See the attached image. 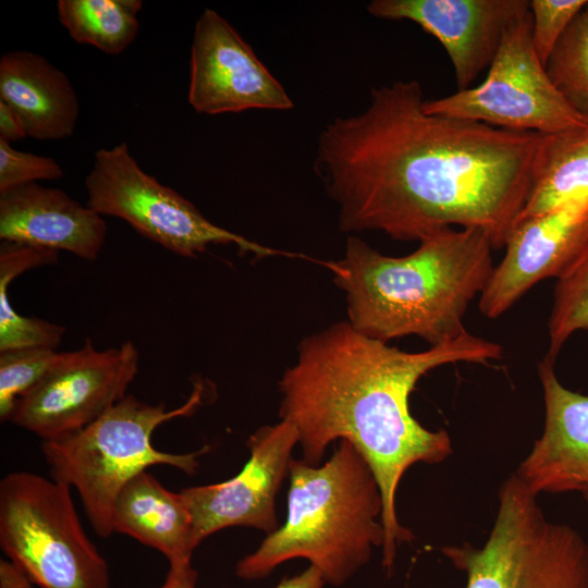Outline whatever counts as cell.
Returning <instances> with one entry per match:
<instances>
[{"mask_svg": "<svg viewBox=\"0 0 588 588\" xmlns=\"http://www.w3.org/2000/svg\"><path fill=\"white\" fill-rule=\"evenodd\" d=\"M419 82L373 87L367 108L319 133L314 170L345 233L420 241L460 225L504 247L543 134L427 113Z\"/></svg>", "mask_w": 588, "mask_h": 588, "instance_id": "1", "label": "cell"}, {"mask_svg": "<svg viewBox=\"0 0 588 588\" xmlns=\"http://www.w3.org/2000/svg\"><path fill=\"white\" fill-rule=\"evenodd\" d=\"M501 356L498 343L468 331L421 352H405L360 334L345 320L305 336L294 365L280 379V417L296 428L302 461L318 466L339 439L350 441L369 464L382 495V565L388 573L397 546L413 538L395 510L404 473L452 454L445 430H429L412 416L409 394L439 366L487 364Z\"/></svg>", "mask_w": 588, "mask_h": 588, "instance_id": "2", "label": "cell"}, {"mask_svg": "<svg viewBox=\"0 0 588 588\" xmlns=\"http://www.w3.org/2000/svg\"><path fill=\"white\" fill-rule=\"evenodd\" d=\"M491 249L477 229L442 230L401 257L348 236L344 256L326 267L344 292L346 321L357 332L384 343L417 335L434 346L467 332L464 315L494 268Z\"/></svg>", "mask_w": 588, "mask_h": 588, "instance_id": "3", "label": "cell"}, {"mask_svg": "<svg viewBox=\"0 0 588 588\" xmlns=\"http://www.w3.org/2000/svg\"><path fill=\"white\" fill-rule=\"evenodd\" d=\"M289 476L286 520L240 560L236 575L260 579L301 558L326 584L344 585L384 541L382 495L369 464L350 441L340 440L321 466L292 458Z\"/></svg>", "mask_w": 588, "mask_h": 588, "instance_id": "4", "label": "cell"}, {"mask_svg": "<svg viewBox=\"0 0 588 588\" xmlns=\"http://www.w3.org/2000/svg\"><path fill=\"white\" fill-rule=\"evenodd\" d=\"M203 399L195 382L188 400L171 411L163 403L151 405L126 395L84 429L68 437L44 441L42 454L53 480L74 487L95 532L113 534L112 512L123 486L154 465H168L186 474L198 467L197 458L208 448L184 454L159 451L151 436L161 424L191 415Z\"/></svg>", "mask_w": 588, "mask_h": 588, "instance_id": "5", "label": "cell"}, {"mask_svg": "<svg viewBox=\"0 0 588 588\" xmlns=\"http://www.w3.org/2000/svg\"><path fill=\"white\" fill-rule=\"evenodd\" d=\"M537 497L513 474L500 488L485 544L442 549L466 573L465 588H588V542L572 526L549 520Z\"/></svg>", "mask_w": 588, "mask_h": 588, "instance_id": "6", "label": "cell"}, {"mask_svg": "<svg viewBox=\"0 0 588 588\" xmlns=\"http://www.w3.org/2000/svg\"><path fill=\"white\" fill-rule=\"evenodd\" d=\"M70 487L28 471L0 482V546L39 588H110L109 566L82 527Z\"/></svg>", "mask_w": 588, "mask_h": 588, "instance_id": "7", "label": "cell"}, {"mask_svg": "<svg viewBox=\"0 0 588 588\" xmlns=\"http://www.w3.org/2000/svg\"><path fill=\"white\" fill-rule=\"evenodd\" d=\"M85 186L89 208L126 221L146 238L183 257L195 258L211 244H233L243 254L259 258L304 257L261 245L215 224L189 200L147 174L125 143L96 151Z\"/></svg>", "mask_w": 588, "mask_h": 588, "instance_id": "8", "label": "cell"}, {"mask_svg": "<svg viewBox=\"0 0 588 588\" xmlns=\"http://www.w3.org/2000/svg\"><path fill=\"white\" fill-rule=\"evenodd\" d=\"M424 109L515 132L552 134L588 127L537 57L530 10L506 28L483 82L448 97L425 100Z\"/></svg>", "mask_w": 588, "mask_h": 588, "instance_id": "9", "label": "cell"}, {"mask_svg": "<svg viewBox=\"0 0 588 588\" xmlns=\"http://www.w3.org/2000/svg\"><path fill=\"white\" fill-rule=\"evenodd\" d=\"M139 353L130 341L98 351L87 339L23 396L11 421L44 441L73 434L126 396L138 371Z\"/></svg>", "mask_w": 588, "mask_h": 588, "instance_id": "10", "label": "cell"}, {"mask_svg": "<svg viewBox=\"0 0 588 588\" xmlns=\"http://www.w3.org/2000/svg\"><path fill=\"white\" fill-rule=\"evenodd\" d=\"M297 443V430L290 421L281 419L264 426L248 438L250 455L236 476L180 491L192 515L197 546L231 526L254 527L268 534L278 529L275 495Z\"/></svg>", "mask_w": 588, "mask_h": 588, "instance_id": "11", "label": "cell"}, {"mask_svg": "<svg viewBox=\"0 0 588 588\" xmlns=\"http://www.w3.org/2000/svg\"><path fill=\"white\" fill-rule=\"evenodd\" d=\"M188 102L196 112L210 115L294 107L253 48L211 9L201 13L194 29Z\"/></svg>", "mask_w": 588, "mask_h": 588, "instance_id": "12", "label": "cell"}, {"mask_svg": "<svg viewBox=\"0 0 588 588\" xmlns=\"http://www.w3.org/2000/svg\"><path fill=\"white\" fill-rule=\"evenodd\" d=\"M505 255L479 298L490 319L511 308L536 283L562 277L588 247V205L574 204L516 221Z\"/></svg>", "mask_w": 588, "mask_h": 588, "instance_id": "13", "label": "cell"}, {"mask_svg": "<svg viewBox=\"0 0 588 588\" xmlns=\"http://www.w3.org/2000/svg\"><path fill=\"white\" fill-rule=\"evenodd\" d=\"M529 0H373L372 16L408 20L437 38L465 90L489 69L509 25L529 11Z\"/></svg>", "mask_w": 588, "mask_h": 588, "instance_id": "14", "label": "cell"}, {"mask_svg": "<svg viewBox=\"0 0 588 588\" xmlns=\"http://www.w3.org/2000/svg\"><path fill=\"white\" fill-rule=\"evenodd\" d=\"M539 378L544 428L516 474L537 495L588 492V395L565 388L554 362L543 358Z\"/></svg>", "mask_w": 588, "mask_h": 588, "instance_id": "15", "label": "cell"}, {"mask_svg": "<svg viewBox=\"0 0 588 588\" xmlns=\"http://www.w3.org/2000/svg\"><path fill=\"white\" fill-rule=\"evenodd\" d=\"M102 216L65 192L30 183L0 194V240L98 258L106 242Z\"/></svg>", "mask_w": 588, "mask_h": 588, "instance_id": "16", "label": "cell"}, {"mask_svg": "<svg viewBox=\"0 0 588 588\" xmlns=\"http://www.w3.org/2000/svg\"><path fill=\"white\" fill-rule=\"evenodd\" d=\"M0 100L17 113L32 138L62 139L75 131L76 93L68 76L40 54L14 50L1 57Z\"/></svg>", "mask_w": 588, "mask_h": 588, "instance_id": "17", "label": "cell"}, {"mask_svg": "<svg viewBox=\"0 0 588 588\" xmlns=\"http://www.w3.org/2000/svg\"><path fill=\"white\" fill-rule=\"evenodd\" d=\"M113 532L158 550L169 564L191 563L197 548L191 512L180 492L166 489L144 470L119 492L112 512Z\"/></svg>", "mask_w": 588, "mask_h": 588, "instance_id": "18", "label": "cell"}, {"mask_svg": "<svg viewBox=\"0 0 588 588\" xmlns=\"http://www.w3.org/2000/svg\"><path fill=\"white\" fill-rule=\"evenodd\" d=\"M574 204L588 205V127L543 134L517 220Z\"/></svg>", "mask_w": 588, "mask_h": 588, "instance_id": "19", "label": "cell"}, {"mask_svg": "<svg viewBox=\"0 0 588 588\" xmlns=\"http://www.w3.org/2000/svg\"><path fill=\"white\" fill-rule=\"evenodd\" d=\"M48 253L37 246L1 241L0 245V352L28 348H57L65 327L15 311L10 303V283L33 268L48 265Z\"/></svg>", "mask_w": 588, "mask_h": 588, "instance_id": "20", "label": "cell"}, {"mask_svg": "<svg viewBox=\"0 0 588 588\" xmlns=\"http://www.w3.org/2000/svg\"><path fill=\"white\" fill-rule=\"evenodd\" d=\"M140 0H59L60 23L77 42L119 54L136 38Z\"/></svg>", "mask_w": 588, "mask_h": 588, "instance_id": "21", "label": "cell"}, {"mask_svg": "<svg viewBox=\"0 0 588 588\" xmlns=\"http://www.w3.org/2000/svg\"><path fill=\"white\" fill-rule=\"evenodd\" d=\"M544 66L566 102L588 122V3L564 32Z\"/></svg>", "mask_w": 588, "mask_h": 588, "instance_id": "22", "label": "cell"}, {"mask_svg": "<svg viewBox=\"0 0 588 588\" xmlns=\"http://www.w3.org/2000/svg\"><path fill=\"white\" fill-rule=\"evenodd\" d=\"M581 329H588V247L558 279L548 323L549 351L544 358L555 362L563 344Z\"/></svg>", "mask_w": 588, "mask_h": 588, "instance_id": "23", "label": "cell"}, {"mask_svg": "<svg viewBox=\"0 0 588 588\" xmlns=\"http://www.w3.org/2000/svg\"><path fill=\"white\" fill-rule=\"evenodd\" d=\"M64 352L28 347L0 352V419L11 420L19 401L60 363Z\"/></svg>", "mask_w": 588, "mask_h": 588, "instance_id": "24", "label": "cell"}, {"mask_svg": "<svg viewBox=\"0 0 588 588\" xmlns=\"http://www.w3.org/2000/svg\"><path fill=\"white\" fill-rule=\"evenodd\" d=\"M587 3V0H530L532 44L543 65L564 32Z\"/></svg>", "mask_w": 588, "mask_h": 588, "instance_id": "25", "label": "cell"}, {"mask_svg": "<svg viewBox=\"0 0 588 588\" xmlns=\"http://www.w3.org/2000/svg\"><path fill=\"white\" fill-rule=\"evenodd\" d=\"M63 174L53 158L17 150L0 139V194L40 180H60Z\"/></svg>", "mask_w": 588, "mask_h": 588, "instance_id": "26", "label": "cell"}, {"mask_svg": "<svg viewBox=\"0 0 588 588\" xmlns=\"http://www.w3.org/2000/svg\"><path fill=\"white\" fill-rule=\"evenodd\" d=\"M26 136L25 126L17 113L8 103L0 100V139L11 143Z\"/></svg>", "mask_w": 588, "mask_h": 588, "instance_id": "27", "label": "cell"}, {"mask_svg": "<svg viewBox=\"0 0 588 588\" xmlns=\"http://www.w3.org/2000/svg\"><path fill=\"white\" fill-rule=\"evenodd\" d=\"M197 577L191 563L172 564L164 583L158 588H196Z\"/></svg>", "mask_w": 588, "mask_h": 588, "instance_id": "28", "label": "cell"}, {"mask_svg": "<svg viewBox=\"0 0 588 588\" xmlns=\"http://www.w3.org/2000/svg\"><path fill=\"white\" fill-rule=\"evenodd\" d=\"M324 584L320 571L309 565L304 572L282 579L275 588H323Z\"/></svg>", "mask_w": 588, "mask_h": 588, "instance_id": "29", "label": "cell"}, {"mask_svg": "<svg viewBox=\"0 0 588 588\" xmlns=\"http://www.w3.org/2000/svg\"><path fill=\"white\" fill-rule=\"evenodd\" d=\"M0 588H33V584L11 561L1 559Z\"/></svg>", "mask_w": 588, "mask_h": 588, "instance_id": "30", "label": "cell"}, {"mask_svg": "<svg viewBox=\"0 0 588 588\" xmlns=\"http://www.w3.org/2000/svg\"><path fill=\"white\" fill-rule=\"evenodd\" d=\"M586 501L588 502V492L584 493Z\"/></svg>", "mask_w": 588, "mask_h": 588, "instance_id": "31", "label": "cell"}]
</instances>
